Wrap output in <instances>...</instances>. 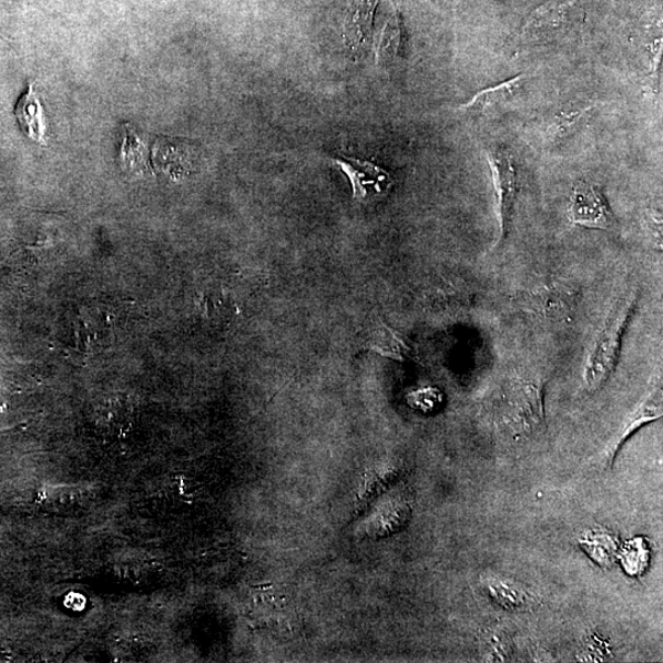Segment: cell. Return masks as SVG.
Masks as SVG:
<instances>
[{"instance_id": "cell-7", "label": "cell", "mask_w": 663, "mask_h": 663, "mask_svg": "<svg viewBox=\"0 0 663 663\" xmlns=\"http://www.w3.org/2000/svg\"><path fill=\"white\" fill-rule=\"evenodd\" d=\"M481 585L488 597L506 610L526 614L540 605L539 596L515 579L485 573L481 576Z\"/></svg>"}, {"instance_id": "cell-8", "label": "cell", "mask_w": 663, "mask_h": 663, "mask_svg": "<svg viewBox=\"0 0 663 663\" xmlns=\"http://www.w3.org/2000/svg\"><path fill=\"white\" fill-rule=\"evenodd\" d=\"M331 161L348 176L354 198L379 197L392 186L390 173L374 162L343 158Z\"/></svg>"}, {"instance_id": "cell-2", "label": "cell", "mask_w": 663, "mask_h": 663, "mask_svg": "<svg viewBox=\"0 0 663 663\" xmlns=\"http://www.w3.org/2000/svg\"><path fill=\"white\" fill-rule=\"evenodd\" d=\"M579 301L578 292L563 281H547L533 289L519 293L518 308L546 323H564L573 320Z\"/></svg>"}, {"instance_id": "cell-12", "label": "cell", "mask_w": 663, "mask_h": 663, "mask_svg": "<svg viewBox=\"0 0 663 663\" xmlns=\"http://www.w3.org/2000/svg\"><path fill=\"white\" fill-rule=\"evenodd\" d=\"M525 81L526 78L524 76H517L504 81V83L479 91L465 105H461L460 110L473 112V114H482L487 110L503 105L515 98L524 87Z\"/></svg>"}, {"instance_id": "cell-5", "label": "cell", "mask_w": 663, "mask_h": 663, "mask_svg": "<svg viewBox=\"0 0 663 663\" xmlns=\"http://www.w3.org/2000/svg\"><path fill=\"white\" fill-rule=\"evenodd\" d=\"M488 162L492 170L498 206L500 227L498 243H502L513 224L517 197V173L513 157L504 149L489 151Z\"/></svg>"}, {"instance_id": "cell-4", "label": "cell", "mask_w": 663, "mask_h": 663, "mask_svg": "<svg viewBox=\"0 0 663 663\" xmlns=\"http://www.w3.org/2000/svg\"><path fill=\"white\" fill-rule=\"evenodd\" d=\"M583 10L574 0H557L535 10L519 33V41L540 43L568 35L581 24Z\"/></svg>"}, {"instance_id": "cell-9", "label": "cell", "mask_w": 663, "mask_h": 663, "mask_svg": "<svg viewBox=\"0 0 663 663\" xmlns=\"http://www.w3.org/2000/svg\"><path fill=\"white\" fill-rule=\"evenodd\" d=\"M662 416V387L661 382L654 386V389L644 398L635 411L629 414L628 421L624 425L620 434L611 442L604 454L605 464H614L620 448L635 435L640 427L660 420Z\"/></svg>"}, {"instance_id": "cell-13", "label": "cell", "mask_w": 663, "mask_h": 663, "mask_svg": "<svg viewBox=\"0 0 663 663\" xmlns=\"http://www.w3.org/2000/svg\"><path fill=\"white\" fill-rule=\"evenodd\" d=\"M379 0H355L346 14L344 33L352 47H361L373 28L375 8Z\"/></svg>"}, {"instance_id": "cell-15", "label": "cell", "mask_w": 663, "mask_h": 663, "mask_svg": "<svg viewBox=\"0 0 663 663\" xmlns=\"http://www.w3.org/2000/svg\"><path fill=\"white\" fill-rule=\"evenodd\" d=\"M121 160L133 171L147 170L146 146L142 145L136 132L126 126L125 140L122 145Z\"/></svg>"}, {"instance_id": "cell-17", "label": "cell", "mask_w": 663, "mask_h": 663, "mask_svg": "<svg viewBox=\"0 0 663 663\" xmlns=\"http://www.w3.org/2000/svg\"><path fill=\"white\" fill-rule=\"evenodd\" d=\"M645 226L652 240L655 241L656 248L661 250L662 243V218L661 213L654 209H649L645 214Z\"/></svg>"}, {"instance_id": "cell-3", "label": "cell", "mask_w": 663, "mask_h": 663, "mask_svg": "<svg viewBox=\"0 0 663 663\" xmlns=\"http://www.w3.org/2000/svg\"><path fill=\"white\" fill-rule=\"evenodd\" d=\"M503 413L507 424L518 432L542 430L546 422L542 389L533 381L512 380L505 387Z\"/></svg>"}, {"instance_id": "cell-10", "label": "cell", "mask_w": 663, "mask_h": 663, "mask_svg": "<svg viewBox=\"0 0 663 663\" xmlns=\"http://www.w3.org/2000/svg\"><path fill=\"white\" fill-rule=\"evenodd\" d=\"M15 116L27 138L41 146L47 145L45 110L33 84L28 85L26 93L18 101Z\"/></svg>"}, {"instance_id": "cell-16", "label": "cell", "mask_w": 663, "mask_h": 663, "mask_svg": "<svg viewBox=\"0 0 663 663\" xmlns=\"http://www.w3.org/2000/svg\"><path fill=\"white\" fill-rule=\"evenodd\" d=\"M581 546L602 567H608L614 563L616 546L614 539L608 535L590 534L586 539L581 540Z\"/></svg>"}, {"instance_id": "cell-14", "label": "cell", "mask_w": 663, "mask_h": 663, "mask_svg": "<svg viewBox=\"0 0 663 663\" xmlns=\"http://www.w3.org/2000/svg\"><path fill=\"white\" fill-rule=\"evenodd\" d=\"M482 656L485 661L505 662L514 654L513 640L503 630H489L481 638Z\"/></svg>"}, {"instance_id": "cell-11", "label": "cell", "mask_w": 663, "mask_h": 663, "mask_svg": "<svg viewBox=\"0 0 663 663\" xmlns=\"http://www.w3.org/2000/svg\"><path fill=\"white\" fill-rule=\"evenodd\" d=\"M596 105H575L562 107L550 116L546 129V136L550 141H562L575 135V133L593 115Z\"/></svg>"}, {"instance_id": "cell-6", "label": "cell", "mask_w": 663, "mask_h": 663, "mask_svg": "<svg viewBox=\"0 0 663 663\" xmlns=\"http://www.w3.org/2000/svg\"><path fill=\"white\" fill-rule=\"evenodd\" d=\"M568 218L575 226L588 229L610 230L616 226L604 193L586 181L575 183L569 199Z\"/></svg>"}, {"instance_id": "cell-1", "label": "cell", "mask_w": 663, "mask_h": 663, "mask_svg": "<svg viewBox=\"0 0 663 663\" xmlns=\"http://www.w3.org/2000/svg\"><path fill=\"white\" fill-rule=\"evenodd\" d=\"M638 304L639 295L632 292L620 298L608 313L585 365L584 384L587 391L595 392L602 389L616 370L621 344L635 318Z\"/></svg>"}]
</instances>
